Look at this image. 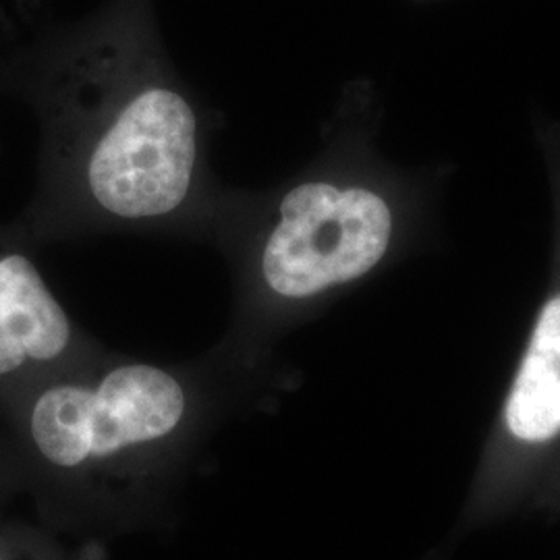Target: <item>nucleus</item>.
<instances>
[{
  "label": "nucleus",
  "mask_w": 560,
  "mask_h": 560,
  "mask_svg": "<svg viewBox=\"0 0 560 560\" xmlns=\"http://www.w3.org/2000/svg\"><path fill=\"white\" fill-rule=\"evenodd\" d=\"M32 73L44 120L32 235L162 233L217 245L245 189L214 177L221 120L168 59L150 0H110L48 42Z\"/></svg>",
  "instance_id": "1"
},
{
  "label": "nucleus",
  "mask_w": 560,
  "mask_h": 560,
  "mask_svg": "<svg viewBox=\"0 0 560 560\" xmlns=\"http://www.w3.org/2000/svg\"><path fill=\"white\" fill-rule=\"evenodd\" d=\"M261 368L222 342L187 363L102 349L0 399V481L52 520L138 499L175 474L233 400L258 390Z\"/></svg>",
  "instance_id": "2"
},
{
  "label": "nucleus",
  "mask_w": 560,
  "mask_h": 560,
  "mask_svg": "<svg viewBox=\"0 0 560 560\" xmlns=\"http://www.w3.org/2000/svg\"><path fill=\"white\" fill-rule=\"evenodd\" d=\"M395 226L386 194L355 180L312 175L270 194L245 191L217 241L235 287L222 345L264 365L284 322L381 266Z\"/></svg>",
  "instance_id": "3"
},
{
  "label": "nucleus",
  "mask_w": 560,
  "mask_h": 560,
  "mask_svg": "<svg viewBox=\"0 0 560 560\" xmlns=\"http://www.w3.org/2000/svg\"><path fill=\"white\" fill-rule=\"evenodd\" d=\"M23 243L0 233V399L101 353Z\"/></svg>",
  "instance_id": "4"
},
{
  "label": "nucleus",
  "mask_w": 560,
  "mask_h": 560,
  "mask_svg": "<svg viewBox=\"0 0 560 560\" xmlns=\"http://www.w3.org/2000/svg\"><path fill=\"white\" fill-rule=\"evenodd\" d=\"M511 451L536 453L560 442V295L544 303L502 407Z\"/></svg>",
  "instance_id": "5"
},
{
  "label": "nucleus",
  "mask_w": 560,
  "mask_h": 560,
  "mask_svg": "<svg viewBox=\"0 0 560 560\" xmlns=\"http://www.w3.org/2000/svg\"><path fill=\"white\" fill-rule=\"evenodd\" d=\"M0 560H69V557L48 532L0 517Z\"/></svg>",
  "instance_id": "6"
}]
</instances>
